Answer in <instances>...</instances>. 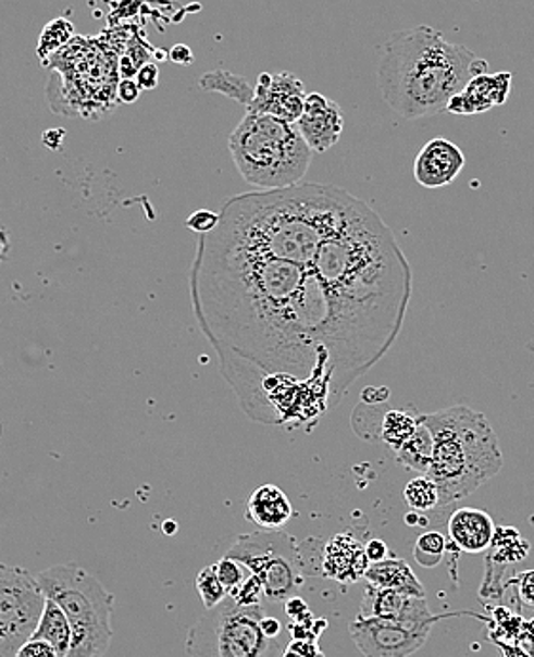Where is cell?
I'll return each mask as SVG.
<instances>
[{"label":"cell","instance_id":"obj_26","mask_svg":"<svg viewBox=\"0 0 534 657\" xmlns=\"http://www.w3.org/2000/svg\"><path fill=\"white\" fill-rule=\"evenodd\" d=\"M196 591L202 598L203 608L211 610L215 606L221 605L226 597H228V591L225 590V585L219 580L215 567H206L198 572L196 575Z\"/></svg>","mask_w":534,"mask_h":657},{"label":"cell","instance_id":"obj_38","mask_svg":"<svg viewBox=\"0 0 534 657\" xmlns=\"http://www.w3.org/2000/svg\"><path fill=\"white\" fill-rule=\"evenodd\" d=\"M162 531H164V534H175L177 532V523L175 521H164Z\"/></svg>","mask_w":534,"mask_h":657},{"label":"cell","instance_id":"obj_36","mask_svg":"<svg viewBox=\"0 0 534 657\" xmlns=\"http://www.w3.org/2000/svg\"><path fill=\"white\" fill-rule=\"evenodd\" d=\"M261 628H263L264 635L271 636V639H280V635H282V623L269 613L261 621Z\"/></svg>","mask_w":534,"mask_h":657},{"label":"cell","instance_id":"obj_9","mask_svg":"<svg viewBox=\"0 0 534 657\" xmlns=\"http://www.w3.org/2000/svg\"><path fill=\"white\" fill-rule=\"evenodd\" d=\"M434 623L358 616L348 629L363 657H409L426 644Z\"/></svg>","mask_w":534,"mask_h":657},{"label":"cell","instance_id":"obj_18","mask_svg":"<svg viewBox=\"0 0 534 657\" xmlns=\"http://www.w3.org/2000/svg\"><path fill=\"white\" fill-rule=\"evenodd\" d=\"M368 585L378 590L399 591L413 597H426V591L421 580L414 575L413 568L403 559H384L381 562H371L365 572Z\"/></svg>","mask_w":534,"mask_h":657},{"label":"cell","instance_id":"obj_19","mask_svg":"<svg viewBox=\"0 0 534 657\" xmlns=\"http://www.w3.org/2000/svg\"><path fill=\"white\" fill-rule=\"evenodd\" d=\"M30 639H40L52 644L60 657H67L73 646V628L65 612L52 598H46L45 610Z\"/></svg>","mask_w":534,"mask_h":657},{"label":"cell","instance_id":"obj_17","mask_svg":"<svg viewBox=\"0 0 534 657\" xmlns=\"http://www.w3.org/2000/svg\"><path fill=\"white\" fill-rule=\"evenodd\" d=\"M295 509L286 493L276 485H263L249 496L246 519L259 526V531H282L291 519Z\"/></svg>","mask_w":534,"mask_h":657},{"label":"cell","instance_id":"obj_30","mask_svg":"<svg viewBox=\"0 0 534 657\" xmlns=\"http://www.w3.org/2000/svg\"><path fill=\"white\" fill-rule=\"evenodd\" d=\"M15 657H60L52 644L40 641V639H29L23 644Z\"/></svg>","mask_w":534,"mask_h":657},{"label":"cell","instance_id":"obj_20","mask_svg":"<svg viewBox=\"0 0 534 657\" xmlns=\"http://www.w3.org/2000/svg\"><path fill=\"white\" fill-rule=\"evenodd\" d=\"M529 551H531V544L513 526H497L487 553V567L490 565L510 567L527 559Z\"/></svg>","mask_w":534,"mask_h":657},{"label":"cell","instance_id":"obj_8","mask_svg":"<svg viewBox=\"0 0 534 657\" xmlns=\"http://www.w3.org/2000/svg\"><path fill=\"white\" fill-rule=\"evenodd\" d=\"M46 595L37 575L0 562V657H15L37 629Z\"/></svg>","mask_w":534,"mask_h":657},{"label":"cell","instance_id":"obj_27","mask_svg":"<svg viewBox=\"0 0 534 657\" xmlns=\"http://www.w3.org/2000/svg\"><path fill=\"white\" fill-rule=\"evenodd\" d=\"M213 567H215L219 580L225 585V590L228 591V595H231L234 590H238L241 583L246 582L249 574H251L248 568L244 567L241 562L231 559V557H226V555L223 559L218 560Z\"/></svg>","mask_w":534,"mask_h":657},{"label":"cell","instance_id":"obj_11","mask_svg":"<svg viewBox=\"0 0 534 657\" xmlns=\"http://www.w3.org/2000/svg\"><path fill=\"white\" fill-rule=\"evenodd\" d=\"M467 158L455 142L436 137L422 147L414 158V179L421 187L436 190L451 185L464 170Z\"/></svg>","mask_w":534,"mask_h":657},{"label":"cell","instance_id":"obj_29","mask_svg":"<svg viewBox=\"0 0 534 657\" xmlns=\"http://www.w3.org/2000/svg\"><path fill=\"white\" fill-rule=\"evenodd\" d=\"M219 224V213H213L210 210H200L193 213L187 219V226L190 231L196 232L198 236L208 234V232L215 231Z\"/></svg>","mask_w":534,"mask_h":657},{"label":"cell","instance_id":"obj_3","mask_svg":"<svg viewBox=\"0 0 534 657\" xmlns=\"http://www.w3.org/2000/svg\"><path fill=\"white\" fill-rule=\"evenodd\" d=\"M421 420L434 437V456L426 475L439 488V506L464 500L502 470V448L483 412L452 405L421 414Z\"/></svg>","mask_w":534,"mask_h":657},{"label":"cell","instance_id":"obj_16","mask_svg":"<svg viewBox=\"0 0 534 657\" xmlns=\"http://www.w3.org/2000/svg\"><path fill=\"white\" fill-rule=\"evenodd\" d=\"M497 526L493 517L477 508H460L452 511L447 521V532L452 546L464 553H485L489 549Z\"/></svg>","mask_w":534,"mask_h":657},{"label":"cell","instance_id":"obj_34","mask_svg":"<svg viewBox=\"0 0 534 657\" xmlns=\"http://www.w3.org/2000/svg\"><path fill=\"white\" fill-rule=\"evenodd\" d=\"M119 98L124 101V103H134L139 98V86L132 83V80H124L119 86Z\"/></svg>","mask_w":534,"mask_h":657},{"label":"cell","instance_id":"obj_32","mask_svg":"<svg viewBox=\"0 0 534 657\" xmlns=\"http://www.w3.org/2000/svg\"><path fill=\"white\" fill-rule=\"evenodd\" d=\"M137 84H139V88H144V90L157 88V84H159V69H157V65L147 63V65L139 69V71H137Z\"/></svg>","mask_w":534,"mask_h":657},{"label":"cell","instance_id":"obj_7","mask_svg":"<svg viewBox=\"0 0 534 657\" xmlns=\"http://www.w3.org/2000/svg\"><path fill=\"white\" fill-rule=\"evenodd\" d=\"M226 557L238 560L261 580L269 603H287L305 585L301 547L287 532L257 531L238 536Z\"/></svg>","mask_w":534,"mask_h":657},{"label":"cell","instance_id":"obj_4","mask_svg":"<svg viewBox=\"0 0 534 657\" xmlns=\"http://www.w3.org/2000/svg\"><path fill=\"white\" fill-rule=\"evenodd\" d=\"M228 150L244 181L259 190L299 185L312 152L297 124L251 111L234 127Z\"/></svg>","mask_w":534,"mask_h":657},{"label":"cell","instance_id":"obj_2","mask_svg":"<svg viewBox=\"0 0 534 657\" xmlns=\"http://www.w3.org/2000/svg\"><path fill=\"white\" fill-rule=\"evenodd\" d=\"M489 71L487 61L430 25L394 30L378 53L376 83L384 103L401 119L447 111L474 76Z\"/></svg>","mask_w":534,"mask_h":657},{"label":"cell","instance_id":"obj_1","mask_svg":"<svg viewBox=\"0 0 534 657\" xmlns=\"http://www.w3.org/2000/svg\"><path fill=\"white\" fill-rule=\"evenodd\" d=\"M348 215L276 257L198 236L196 322L248 417L272 381L330 409L398 340L411 299L376 276Z\"/></svg>","mask_w":534,"mask_h":657},{"label":"cell","instance_id":"obj_6","mask_svg":"<svg viewBox=\"0 0 534 657\" xmlns=\"http://www.w3.org/2000/svg\"><path fill=\"white\" fill-rule=\"evenodd\" d=\"M264 616L263 605L241 606L226 597L188 629V657H282L278 639L261 628Z\"/></svg>","mask_w":534,"mask_h":657},{"label":"cell","instance_id":"obj_24","mask_svg":"<svg viewBox=\"0 0 534 657\" xmlns=\"http://www.w3.org/2000/svg\"><path fill=\"white\" fill-rule=\"evenodd\" d=\"M403 500L411 511L429 513L439 508V488L429 475H419L407 483Z\"/></svg>","mask_w":534,"mask_h":657},{"label":"cell","instance_id":"obj_5","mask_svg":"<svg viewBox=\"0 0 534 657\" xmlns=\"http://www.w3.org/2000/svg\"><path fill=\"white\" fill-rule=\"evenodd\" d=\"M37 580L46 598L58 603L71 621L73 646L67 657H105L113 643V593L75 562L46 568Z\"/></svg>","mask_w":534,"mask_h":657},{"label":"cell","instance_id":"obj_35","mask_svg":"<svg viewBox=\"0 0 534 657\" xmlns=\"http://www.w3.org/2000/svg\"><path fill=\"white\" fill-rule=\"evenodd\" d=\"M170 60L175 61V63H181V65H188V63L195 61V55H193L188 46L177 45L172 48Z\"/></svg>","mask_w":534,"mask_h":657},{"label":"cell","instance_id":"obj_12","mask_svg":"<svg viewBox=\"0 0 534 657\" xmlns=\"http://www.w3.org/2000/svg\"><path fill=\"white\" fill-rule=\"evenodd\" d=\"M297 127L310 150L325 152L339 142L345 129V116L332 99L322 94H309Z\"/></svg>","mask_w":534,"mask_h":657},{"label":"cell","instance_id":"obj_23","mask_svg":"<svg viewBox=\"0 0 534 657\" xmlns=\"http://www.w3.org/2000/svg\"><path fill=\"white\" fill-rule=\"evenodd\" d=\"M417 426H419V417H413L411 412L394 409L384 414L383 422H381V439L396 453L406 445L407 441L411 439Z\"/></svg>","mask_w":534,"mask_h":657},{"label":"cell","instance_id":"obj_31","mask_svg":"<svg viewBox=\"0 0 534 657\" xmlns=\"http://www.w3.org/2000/svg\"><path fill=\"white\" fill-rule=\"evenodd\" d=\"M516 582H518L521 600L527 606H534V570L521 572Z\"/></svg>","mask_w":534,"mask_h":657},{"label":"cell","instance_id":"obj_22","mask_svg":"<svg viewBox=\"0 0 534 657\" xmlns=\"http://www.w3.org/2000/svg\"><path fill=\"white\" fill-rule=\"evenodd\" d=\"M200 86H202L203 90L221 91V94L236 99L238 103L246 107L251 103V99L256 96V88H251L246 83V78L233 75V73H226V71H213V73L203 75Z\"/></svg>","mask_w":534,"mask_h":657},{"label":"cell","instance_id":"obj_13","mask_svg":"<svg viewBox=\"0 0 534 657\" xmlns=\"http://www.w3.org/2000/svg\"><path fill=\"white\" fill-rule=\"evenodd\" d=\"M361 618H386V620L426 621L436 620L426 603V597H413L399 591L365 587L361 600Z\"/></svg>","mask_w":534,"mask_h":657},{"label":"cell","instance_id":"obj_15","mask_svg":"<svg viewBox=\"0 0 534 657\" xmlns=\"http://www.w3.org/2000/svg\"><path fill=\"white\" fill-rule=\"evenodd\" d=\"M369 565L371 562L365 555V546H361L360 540L350 532L337 534L325 544L322 555V572L325 578L340 583H355L365 575Z\"/></svg>","mask_w":534,"mask_h":657},{"label":"cell","instance_id":"obj_33","mask_svg":"<svg viewBox=\"0 0 534 657\" xmlns=\"http://www.w3.org/2000/svg\"><path fill=\"white\" fill-rule=\"evenodd\" d=\"M365 555H368L369 562H381V560L388 559V546L384 544L383 540H371L365 546Z\"/></svg>","mask_w":534,"mask_h":657},{"label":"cell","instance_id":"obj_28","mask_svg":"<svg viewBox=\"0 0 534 657\" xmlns=\"http://www.w3.org/2000/svg\"><path fill=\"white\" fill-rule=\"evenodd\" d=\"M228 597H233L241 606L261 605L264 600L263 583L256 574H249L248 580L241 583L238 590H234Z\"/></svg>","mask_w":534,"mask_h":657},{"label":"cell","instance_id":"obj_14","mask_svg":"<svg viewBox=\"0 0 534 657\" xmlns=\"http://www.w3.org/2000/svg\"><path fill=\"white\" fill-rule=\"evenodd\" d=\"M512 90V75L508 71H500L497 75L474 76L467 88L459 96L451 99L447 111L459 116H474L493 109L505 106Z\"/></svg>","mask_w":534,"mask_h":657},{"label":"cell","instance_id":"obj_21","mask_svg":"<svg viewBox=\"0 0 534 657\" xmlns=\"http://www.w3.org/2000/svg\"><path fill=\"white\" fill-rule=\"evenodd\" d=\"M432 456H434V437H432L429 426L419 417V426L411 435V439L407 441L406 445L399 450H396V460L409 470L419 471L422 475H426L430 463H432Z\"/></svg>","mask_w":534,"mask_h":657},{"label":"cell","instance_id":"obj_10","mask_svg":"<svg viewBox=\"0 0 534 657\" xmlns=\"http://www.w3.org/2000/svg\"><path fill=\"white\" fill-rule=\"evenodd\" d=\"M305 84L289 73H261L257 78L256 96L248 111L263 112L276 119L297 124L307 103Z\"/></svg>","mask_w":534,"mask_h":657},{"label":"cell","instance_id":"obj_25","mask_svg":"<svg viewBox=\"0 0 534 657\" xmlns=\"http://www.w3.org/2000/svg\"><path fill=\"white\" fill-rule=\"evenodd\" d=\"M447 540L437 531L424 532L413 546V559L422 568H436L444 560Z\"/></svg>","mask_w":534,"mask_h":657},{"label":"cell","instance_id":"obj_37","mask_svg":"<svg viewBox=\"0 0 534 657\" xmlns=\"http://www.w3.org/2000/svg\"><path fill=\"white\" fill-rule=\"evenodd\" d=\"M422 516H424V513L409 511L406 516V523L409 524V526H426V524H429V519Z\"/></svg>","mask_w":534,"mask_h":657}]
</instances>
